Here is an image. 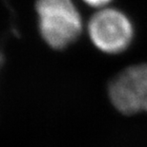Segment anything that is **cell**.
Wrapping results in <instances>:
<instances>
[{"label": "cell", "mask_w": 147, "mask_h": 147, "mask_svg": "<svg viewBox=\"0 0 147 147\" xmlns=\"http://www.w3.org/2000/svg\"><path fill=\"white\" fill-rule=\"evenodd\" d=\"M39 32L53 49H62L79 38L82 20L72 0H37Z\"/></svg>", "instance_id": "1"}, {"label": "cell", "mask_w": 147, "mask_h": 147, "mask_svg": "<svg viewBox=\"0 0 147 147\" xmlns=\"http://www.w3.org/2000/svg\"><path fill=\"white\" fill-rule=\"evenodd\" d=\"M112 104L125 115L147 112V64L129 67L109 84Z\"/></svg>", "instance_id": "3"}, {"label": "cell", "mask_w": 147, "mask_h": 147, "mask_svg": "<svg viewBox=\"0 0 147 147\" xmlns=\"http://www.w3.org/2000/svg\"><path fill=\"white\" fill-rule=\"evenodd\" d=\"M87 5L91 6V7L96 8H102L111 2V0H83Z\"/></svg>", "instance_id": "4"}, {"label": "cell", "mask_w": 147, "mask_h": 147, "mask_svg": "<svg viewBox=\"0 0 147 147\" xmlns=\"http://www.w3.org/2000/svg\"><path fill=\"white\" fill-rule=\"evenodd\" d=\"M93 44L106 53L125 51L133 38V26L123 12L116 9H103L94 14L88 24Z\"/></svg>", "instance_id": "2"}]
</instances>
